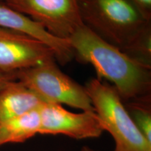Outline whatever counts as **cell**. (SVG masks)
<instances>
[{
    "mask_svg": "<svg viewBox=\"0 0 151 151\" xmlns=\"http://www.w3.org/2000/svg\"><path fill=\"white\" fill-rule=\"evenodd\" d=\"M83 23L123 51L151 25L129 0H78Z\"/></svg>",
    "mask_w": 151,
    "mask_h": 151,
    "instance_id": "cell-2",
    "label": "cell"
},
{
    "mask_svg": "<svg viewBox=\"0 0 151 151\" xmlns=\"http://www.w3.org/2000/svg\"><path fill=\"white\" fill-rule=\"evenodd\" d=\"M0 27L25 34L45 43L51 48L61 65H66L74 57L69 40L54 37L40 23L1 3Z\"/></svg>",
    "mask_w": 151,
    "mask_h": 151,
    "instance_id": "cell-8",
    "label": "cell"
},
{
    "mask_svg": "<svg viewBox=\"0 0 151 151\" xmlns=\"http://www.w3.org/2000/svg\"><path fill=\"white\" fill-rule=\"evenodd\" d=\"M39 112L40 134H62L80 140L99 137L104 132L95 111L75 113L60 104L43 103Z\"/></svg>",
    "mask_w": 151,
    "mask_h": 151,
    "instance_id": "cell-7",
    "label": "cell"
},
{
    "mask_svg": "<svg viewBox=\"0 0 151 151\" xmlns=\"http://www.w3.org/2000/svg\"><path fill=\"white\" fill-rule=\"evenodd\" d=\"M81 151H99V150H94V149H92V148H90V147H88V146H84V147H83Z\"/></svg>",
    "mask_w": 151,
    "mask_h": 151,
    "instance_id": "cell-15",
    "label": "cell"
},
{
    "mask_svg": "<svg viewBox=\"0 0 151 151\" xmlns=\"http://www.w3.org/2000/svg\"><path fill=\"white\" fill-rule=\"evenodd\" d=\"M16 78L45 103L66 104L83 111H94L86 88L62 72L55 60L17 71Z\"/></svg>",
    "mask_w": 151,
    "mask_h": 151,
    "instance_id": "cell-4",
    "label": "cell"
},
{
    "mask_svg": "<svg viewBox=\"0 0 151 151\" xmlns=\"http://www.w3.org/2000/svg\"><path fill=\"white\" fill-rule=\"evenodd\" d=\"M43 103L20 81H12L0 90V123L39 109Z\"/></svg>",
    "mask_w": 151,
    "mask_h": 151,
    "instance_id": "cell-9",
    "label": "cell"
},
{
    "mask_svg": "<svg viewBox=\"0 0 151 151\" xmlns=\"http://www.w3.org/2000/svg\"><path fill=\"white\" fill-rule=\"evenodd\" d=\"M0 3L39 22L61 39L69 40L84 25L78 0H0Z\"/></svg>",
    "mask_w": 151,
    "mask_h": 151,
    "instance_id": "cell-5",
    "label": "cell"
},
{
    "mask_svg": "<svg viewBox=\"0 0 151 151\" xmlns=\"http://www.w3.org/2000/svg\"><path fill=\"white\" fill-rule=\"evenodd\" d=\"M122 52L136 61L151 67V25Z\"/></svg>",
    "mask_w": 151,
    "mask_h": 151,
    "instance_id": "cell-12",
    "label": "cell"
},
{
    "mask_svg": "<svg viewBox=\"0 0 151 151\" xmlns=\"http://www.w3.org/2000/svg\"><path fill=\"white\" fill-rule=\"evenodd\" d=\"M104 131L124 151H151V144L142 135L113 86L92 78L85 87Z\"/></svg>",
    "mask_w": 151,
    "mask_h": 151,
    "instance_id": "cell-3",
    "label": "cell"
},
{
    "mask_svg": "<svg viewBox=\"0 0 151 151\" xmlns=\"http://www.w3.org/2000/svg\"><path fill=\"white\" fill-rule=\"evenodd\" d=\"M147 20L151 21V0H129Z\"/></svg>",
    "mask_w": 151,
    "mask_h": 151,
    "instance_id": "cell-13",
    "label": "cell"
},
{
    "mask_svg": "<svg viewBox=\"0 0 151 151\" xmlns=\"http://www.w3.org/2000/svg\"><path fill=\"white\" fill-rule=\"evenodd\" d=\"M16 72H1L0 71V90L9 83L16 81Z\"/></svg>",
    "mask_w": 151,
    "mask_h": 151,
    "instance_id": "cell-14",
    "label": "cell"
},
{
    "mask_svg": "<svg viewBox=\"0 0 151 151\" xmlns=\"http://www.w3.org/2000/svg\"><path fill=\"white\" fill-rule=\"evenodd\" d=\"M150 94L124 101L127 111L142 135L151 144Z\"/></svg>",
    "mask_w": 151,
    "mask_h": 151,
    "instance_id": "cell-11",
    "label": "cell"
},
{
    "mask_svg": "<svg viewBox=\"0 0 151 151\" xmlns=\"http://www.w3.org/2000/svg\"><path fill=\"white\" fill-rule=\"evenodd\" d=\"M69 41L74 56L81 62L91 64L97 78L112 83L123 101L150 94L151 67L132 59L85 25Z\"/></svg>",
    "mask_w": 151,
    "mask_h": 151,
    "instance_id": "cell-1",
    "label": "cell"
},
{
    "mask_svg": "<svg viewBox=\"0 0 151 151\" xmlns=\"http://www.w3.org/2000/svg\"><path fill=\"white\" fill-rule=\"evenodd\" d=\"M50 47L25 34L0 27V71L17 72L55 60Z\"/></svg>",
    "mask_w": 151,
    "mask_h": 151,
    "instance_id": "cell-6",
    "label": "cell"
},
{
    "mask_svg": "<svg viewBox=\"0 0 151 151\" xmlns=\"http://www.w3.org/2000/svg\"><path fill=\"white\" fill-rule=\"evenodd\" d=\"M39 109L0 123V146L9 143H23L39 134Z\"/></svg>",
    "mask_w": 151,
    "mask_h": 151,
    "instance_id": "cell-10",
    "label": "cell"
},
{
    "mask_svg": "<svg viewBox=\"0 0 151 151\" xmlns=\"http://www.w3.org/2000/svg\"><path fill=\"white\" fill-rule=\"evenodd\" d=\"M113 151H124V150L122 148H120V147L116 146H115V148H114V150H113Z\"/></svg>",
    "mask_w": 151,
    "mask_h": 151,
    "instance_id": "cell-16",
    "label": "cell"
}]
</instances>
